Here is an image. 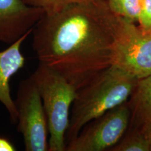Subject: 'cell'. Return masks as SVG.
<instances>
[{
	"mask_svg": "<svg viewBox=\"0 0 151 151\" xmlns=\"http://www.w3.org/2000/svg\"><path fill=\"white\" fill-rule=\"evenodd\" d=\"M16 149L9 140L0 137V151H15Z\"/></svg>",
	"mask_w": 151,
	"mask_h": 151,
	"instance_id": "9a60e30c",
	"label": "cell"
},
{
	"mask_svg": "<svg viewBox=\"0 0 151 151\" xmlns=\"http://www.w3.org/2000/svg\"><path fill=\"white\" fill-rule=\"evenodd\" d=\"M138 81L116 66L111 65L77 90L71 109L66 141H71L87 124L125 103L133 93Z\"/></svg>",
	"mask_w": 151,
	"mask_h": 151,
	"instance_id": "7a4b0ae2",
	"label": "cell"
},
{
	"mask_svg": "<svg viewBox=\"0 0 151 151\" xmlns=\"http://www.w3.org/2000/svg\"><path fill=\"white\" fill-rule=\"evenodd\" d=\"M112 65L138 80L151 75V30L121 19Z\"/></svg>",
	"mask_w": 151,
	"mask_h": 151,
	"instance_id": "5b68a950",
	"label": "cell"
},
{
	"mask_svg": "<svg viewBox=\"0 0 151 151\" xmlns=\"http://www.w3.org/2000/svg\"><path fill=\"white\" fill-rule=\"evenodd\" d=\"M111 150L150 151V146L146 137L140 129L132 132L126 137H122Z\"/></svg>",
	"mask_w": 151,
	"mask_h": 151,
	"instance_id": "8fae6325",
	"label": "cell"
},
{
	"mask_svg": "<svg viewBox=\"0 0 151 151\" xmlns=\"http://www.w3.org/2000/svg\"><path fill=\"white\" fill-rule=\"evenodd\" d=\"M31 6L40 8L46 14H50L60 11L68 5L76 3H82L92 0H23Z\"/></svg>",
	"mask_w": 151,
	"mask_h": 151,
	"instance_id": "7c38bea8",
	"label": "cell"
},
{
	"mask_svg": "<svg viewBox=\"0 0 151 151\" xmlns=\"http://www.w3.org/2000/svg\"><path fill=\"white\" fill-rule=\"evenodd\" d=\"M120 21L106 0L72 4L45 14L33 28L32 49L78 90L112 65Z\"/></svg>",
	"mask_w": 151,
	"mask_h": 151,
	"instance_id": "6da1fadb",
	"label": "cell"
},
{
	"mask_svg": "<svg viewBox=\"0 0 151 151\" xmlns=\"http://www.w3.org/2000/svg\"><path fill=\"white\" fill-rule=\"evenodd\" d=\"M32 32L25 34L6 49L0 51V102L8 111L13 123L17 122L18 109L16 101L11 97V79L24 67L25 58L20 48L22 43Z\"/></svg>",
	"mask_w": 151,
	"mask_h": 151,
	"instance_id": "ba28073f",
	"label": "cell"
},
{
	"mask_svg": "<svg viewBox=\"0 0 151 151\" xmlns=\"http://www.w3.org/2000/svg\"><path fill=\"white\" fill-rule=\"evenodd\" d=\"M45 15L43 9L23 0H0V42L12 44L33 28Z\"/></svg>",
	"mask_w": 151,
	"mask_h": 151,
	"instance_id": "52a82bcc",
	"label": "cell"
},
{
	"mask_svg": "<svg viewBox=\"0 0 151 151\" xmlns=\"http://www.w3.org/2000/svg\"><path fill=\"white\" fill-rule=\"evenodd\" d=\"M137 23L141 29L151 30V0H141Z\"/></svg>",
	"mask_w": 151,
	"mask_h": 151,
	"instance_id": "4fadbf2b",
	"label": "cell"
},
{
	"mask_svg": "<svg viewBox=\"0 0 151 151\" xmlns=\"http://www.w3.org/2000/svg\"><path fill=\"white\" fill-rule=\"evenodd\" d=\"M131 109L125 103L90 122L68 143L67 151H103L112 148L129 126Z\"/></svg>",
	"mask_w": 151,
	"mask_h": 151,
	"instance_id": "8992f818",
	"label": "cell"
},
{
	"mask_svg": "<svg viewBox=\"0 0 151 151\" xmlns=\"http://www.w3.org/2000/svg\"><path fill=\"white\" fill-rule=\"evenodd\" d=\"M40 94L48 127V150H66V134L77 89L65 77L39 62L30 76Z\"/></svg>",
	"mask_w": 151,
	"mask_h": 151,
	"instance_id": "3957f363",
	"label": "cell"
},
{
	"mask_svg": "<svg viewBox=\"0 0 151 151\" xmlns=\"http://www.w3.org/2000/svg\"><path fill=\"white\" fill-rule=\"evenodd\" d=\"M15 101L18 109V131L23 137L25 150H48L46 116L40 94L30 76L20 81Z\"/></svg>",
	"mask_w": 151,
	"mask_h": 151,
	"instance_id": "277c9868",
	"label": "cell"
},
{
	"mask_svg": "<svg viewBox=\"0 0 151 151\" xmlns=\"http://www.w3.org/2000/svg\"><path fill=\"white\" fill-rule=\"evenodd\" d=\"M131 97L132 118L142 125L151 119V75L138 81Z\"/></svg>",
	"mask_w": 151,
	"mask_h": 151,
	"instance_id": "9c48e42d",
	"label": "cell"
},
{
	"mask_svg": "<svg viewBox=\"0 0 151 151\" xmlns=\"http://www.w3.org/2000/svg\"><path fill=\"white\" fill-rule=\"evenodd\" d=\"M111 12L118 18L137 23L141 0H106Z\"/></svg>",
	"mask_w": 151,
	"mask_h": 151,
	"instance_id": "30bf717a",
	"label": "cell"
},
{
	"mask_svg": "<svg viewBox=\"0 0 151 151\" xmlns=\"http://www.w3.org/2000/svg\"><path fill=\"white\" fill-rule=\"evenodd\" d=\"M141 129L149 141L151 151V119L147 120L141 125Z\"/></svg>",
	"mask_w": 151,
	"mask_h": 151,
	"instance_id": "5bb4252c",
	"label": "cell"
}]
</instances>
